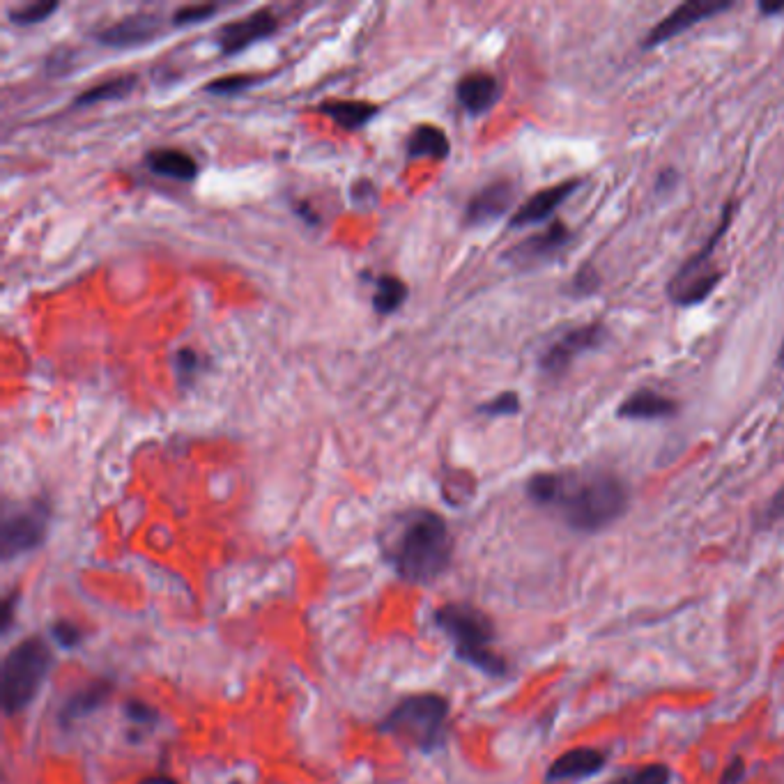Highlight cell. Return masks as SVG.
Wrapping results in <instances>:
<instances>
[{
    "instance_id": "1",
    "label": "cell",
    "mask_w": 784,
    "mask_h": 784,
    "mask_svg": "<svg viewBox=\"0 0 784 784\" xmlns=\"http://www.w3.org/2000/svg\"><path fill=\"white\" fill-rule=\"evenodd\" d=\"M527 495L538 506L557 511L578 532H598L612 525L628 506L626 483L605 470L536 474L527 483Z\"/></svg>"
},
{
    "instance_id": "2",
    "label": "cell",
    "mask_w": 784,
    "mask_h": 784,
    "mask_svg": "<svg viewBox=\"0 0 784 784\" xmlns=\"http://www.w3.org/2000/svg\"><path fill=\"white\" fill-rule=\"evenodd\" d=\"M451 534L440 513L410 509L384 527L382 552L387 564L405 582H433L451 561Z\"/></svg>"
},
{
    "instance_id": "3",
    "label": "cell",
    "mask_w": 784,
    "mask_h": 784,
    "mask_svg": "<svg viewBox=\"0 0 784 784\" xmlns=\"http://www.w3.org/2000/svg\"><path fill=\"white\" fill-rule=\"evenodd\" d=\"M435 621L451 637L460 660L486 674H504L506 663L493 651L495 628L488 614L470 603H449L435 612Z\"/></svg>"
},
{
    "instance_id": "4",
    "label": "cell",
    "mask_w": 784,
    "mask_h": 784,
    "mask_svg": "<svg viewBox=\"0 0 784 784\" xmlns=\"http://www.w3.org/2000/svg\"><path fill=\"white\" fill-rule=\"evenodd\" d=\"M447 718L449 704L444 697L435 693L410 695L394 706V711L382 720L380 729L396 736L398 741L430 752L442 745L444 732H447Z\"/></svg>"
},
{
    "instance_id": "5",
    "label": "cell",
    "mask_w": 784,
    "mask_h": 784,
    "mask_svg": "<svg viewBox=\"0 0 784 784\" xmlns=\"http://www.w3.org/2000/svg\"><path fill=\"white\" fill-rule=\"evenodd\" d=\"M53 656L42 637H28L19 642L3 660L0 690L7 716L21 713L40 693L46 674L51 670Z\"/></svg>"
},
{
    "instance_id": "6",
    "label": "cell",
    "mask_w": 784,
    "mask_h": 784,
    "mask_svg": "<svg viewBox=\"0 0 784 784\" xmlns=\"http://www.w3.org/2000/svg\"><path fill=\"white\" fill-rule=\"evenodd\" d=\"M729 221H732V207L725 210L722 224L718 226L716 233H713L711 240L704 244V249L697 251L695 256L679 269V274L674 276V281L670 283V297L679 306H695L699 302H704V299L716 290L722 276L718 269L706 267V263H709L713 251H716L722 233H725L729 226Z\"/></svg>"
},
{
    "instance_id": "7",
    "label": "cell",
    "mask_w": 784,
    "mask_h": 784,
    "mask_svg": "<svg viewBox=\"0 0 784 784\" xmlns=\"http://www.w3.org/2000/svg\"><path fill=\"white\" fill-rule=\"evenodd\" d=\"M49 506L37 502L17 504L14 509H5L3 525H0V552L3 559L10 561L19 555L40 548L49 532Z\"/></svg>"
},
{
    "instance_id": "8",
    "label": "cell",
    "mask_w": 784,
    "mask_h": 784,
    "mask_svg": "<svg viewBox=\"0 0 784 784\" xmlns=\"http://www.w3.org/2000/svg\"><path fill=\"white\" fill-rule=\"evenodd\" d=\"M276 28H279V19H276V14L269 7H260V10L244 14L240 19L224 23L217 30V46L221 56L230 58L247 51L249 46L263 42L269 35L276 33Z\"/></svg>"
},
{
    "instance_id": "9",
    "label": "cell",
    "mask_w": 784,
    "mask_h": 784,
    "mask_svg": "<svg viewBox=\"0 0 784 784\" xmlns=\"http://www.w3.org/2000/svg\"><path fill=\"white\" fill-rule=\"evenodd\" d=\"M607 338V329L601 322H591V325L575 327L564 336H559L541 357V371L548 375H561L566 373V368L573 364L575 359L584 352L601 348Z\"/></svg>"
},
{
    "instance_id": "10",
    "label": "cell",
    "mask_w": 784,
    "mask_h": 784,
    "mask_svg": "<svg viewBox=\"0 0 784 784\" xmlns=\"http://www.w3.org/2000/svg\"><path fill=\"white\" fill-rule=\"evenodd\" d=\"M732 5L734 3H729V0H688V3H681L658 26L649 30L647 37H644V49L670 42L676 35L697 26V23L716 17L720 12H727Z\"/></svg>"
},
{
    "instance_id": "11",
    "label": "cell",
    "mask_w": 784,
    "mask_h": 784,
    "mask_svg": "<svg viewBox=\"0 0 784 784\" xmlns=\"http://www.w3.org/2000/svg\"><path fill=\"white\" fill-rule=\"evenodd\" d=\"M161 26L164 23H161L159 14H132V17H125L97 30L95 40L102 46H109V49H134V46L157 40Z\"/></svg>"
},
{
    "instance_id": "12",
    "label": "cell",
    "mask_w": 784,
    "mask_h": 784,
    "mask_svg": "<svg viewBox=\"0 0 784 784\" xmlns=\"http://www.w3.org/2000/svg\"><path fill=\"white\" fill-rule=\"evenodd\" d=\"M516 201V187L509 180H497L490 182L488 187H483L481 191L470 198L465 210V224L467 226H481L488 224V221L504 217L509 212V207Z\"/></svg>"
},
{
    "instance_id": "13",
    "label": "cell",
    "mask_w": 784,
    "mask_h": 784,
    "mask_svg": "<svg viewBox=\"0 0 784 784\" xmlns=\"http://www.w3.org/2000/svg\"><path fill=\"white\" fill-rule=\"evenodd\" d=\"M580 189V180H566L559 182L555 187L536 191L532 198H527V203L520 205V210L511 217L513 228H522L529 224H541V221L550 219L575 191Z\"/></svg>"
},
{
    "instance_id": "14",
    "label": "cell",
    "mask_w": 784,
    "mask_h": 784,
    "mask_svg": "<svg viewBox=\"0 0 784 784\" xmlns=\"http://www.w3.org/2000/svg\"><path fill=\"white\" fill-rule=\"evenodd\" d=\"M568 242H571V230L561 224V221H552L543 233H536L527 237L525 242L516 244V247L506 253V258L520 265L543 263V260L555 258L561 249H566Z\"/></svg>"
},
{
    "instance_id": "15",
    "label": "cell",
    "mask_w": 784,
    "mask_h": 784,
    "mask_svg": "<svg viewBox=\"0 0 784 784\" xmlns=\"http://www.w3.org/2000/svg\"><path fill=\"white\" fill-rule=\"evenodd\" d=\"M456 99L467 113H486L499 99V81L488 72L465 74L456 86Z\"/></svg>"
},
{
    "instance_id": "16",
    "label": "cell",
    "mask_w": 784,
    "mask_h": 784,
    "mask_svg": "<svg viewBox=\"0 0 784 784\" xmlns=\"http://www.w3.org/2000/svg\"><path fill=\"white\" fill-rule=\"evenodd\" d=\"M679 410V405L672 398L653 389H640L630 394L624 403L619 405L617 414L621 419L633 421H653V419H670Z\"/></svg>"
},
{
    "instance_id": "17",
    "label": "cell",
    "mask_w": 784,
    "mask_h": 784,
    "mask_svg": "<svg viewBox=\"0 0 784 784\" xmlns=\"http://www.w3.org/2000/svg\"><path fill=\"white\" fill-rule=\"evenodd\" d=\"M603 752L594 748H575L555 759V764L548 771V782H566V780H582L591 778L603 768Z\"/></svg>"
},
{
    "instance_id": "18",
    "label": "cell",
    "mask_w": 784,
    "mask_h": 784,
    "mask_svg": "<svg viewBox=\"0 0 784 784\" xmlns=\"http://www.w3.org/2000/svg\"><path fill=\"white\" fill-rule=\"evenodd\" d=\"M145 166L161 178H171L178 182H191L198 175V161L184 150L175 148H155L145 155Z\"/></svg>"
},
{
    "instance_id": "19",
    "label": "cell",
    "mask_w": 784,
    "mask_h": 784,
    "mask_svg": "<svg viewBox=\"0 0 784 784\" xmlns=\"http://www.w3.org/2000/svg\"><path fill=\"white\" fill-rule=\"evenodd\" d=\"M315 111L332 118L345 132H357V129L366 127L380 109L371 102H361V99H329V102L315 106Z\"/></svg>"
},
{
    "instance_id": "20",
    "label": "cell",
    "mask_w": 784,
    "mask_h": 784,
    "mask_svg": "<svg viewBox=\"0 0 784 784\" xmlns=\"http://www.w3.org/2000/svg\"><path fill=\"white\" fill-rule=\"evenodd\" d=\"M407 157L410 159H435L442 161L449 157L451 141L447 132L437 125H417L412 129V134L407 136Z\"/></svg>"
},
{
    "instance_id": "21",
    "label": "cell",
    "mask_w": 784,
    "mask_h": 784,
    "mask_svg": "<svg viewBox=\"0 0 784 784\" xmlns=\"http://www.w3.org/2000/svg\"><path fill=\"white\" fill-rule=\"evenodd\" d=\"M109 695H111L109 683H102V681L90 683L88 688L79 690V693H74L67 699L63 706V713H60V722L69 725V722L90 716V713H95L99 706L109 699Z\"/></svg>"
},
{
    "instance_id": "22",
    "label": "cell",
    "mask_w": 784,
    "mask_h": 784,
    "mask_svg": "<svg viewBox=\"0 0 784 784\" xmlns=\"http://www.w3.org/2000/svg\"><path fill=\"white\" fill-rule=\"evenodd\" d=\"M138 86V76L136 74H120L113 76V79H106L97 86L86 88L79 97L74 99V106H92L99 102H113V99H122L127 95H132V90Z\"/></svg>"
},
{
    "instance_id": "23",
    "label": "cell",
    "mask_w": 784,
    "mask_h": 784,
    "mask_svg": "<svg viewBox=\"0 0 784 784\" xmlns=\"http://www.w3.org/2000/svg\"><path fill=\"white\" fill-rule=\"evenodd\" d=\"M407 299V286L398 279V276L382 274L378 281H375V292H373V309L389 315L394 313L398 306H401Z\"/></svg>"
},
{
    "instance_id": "24",
    "label": "cell",
    "mask_w": 784,
    "mask_h": 784,
    "mask_svg": "<svg viewBox=\"0 0 784 784\" xmlns=\"http://www.w3.org/2000/svg\"><path fill=\"white\" fill-rule=\"evenodd\" d=\"M56 10L58 3H30L23 7H14V10L7 12V17H10L14 26H35V23L49 19Z\"/></svg>"
},
{
    "instance_id": "25",
    "label": "cell",
    "mask_w": 784,
    "mask_h": 784,
    "mask_svg": "<svg viewBox=\"0 0 784 784\" xmlns=\"http://www.w3.org/2000/svg\"><path fill=\"white\" fill-rule=\"evenodd\" d=\"M258 81L260 76L256 74H230L207 83L205 92H210V95H237V92H244L247 88L256 86Z\"/></svg>"
},
{
    "instance_id": "26",
    "label": "cell",
    "mask_w": 784,
    "mask_h": 784,
    "mask_svg": "<svg viewBox=\"0 0 784 784\" xmlns=\"http://www.w3.org/2000/svg\"><path fill=\"white\" fill-rule=\"evenodd\" d=\"M612 784H670V771L663 764H651L637 771L621 775Z\"/></svg>"
},
{
    "instance_id": "27",
    "label": "cell",
    "mask_w": 784,
    "mask_h": 784,
    "mask_svg": "<svg viewBox=\"0 0 784 784\" xmlns=\"http://www.w3.org/2000/svg\"><path fill=\"white\" fill-rule=\"evenodd\" d=\"M481 414H488V417H509V414H518L520 412V396L516 391H504V394H499L495 398H490V401L481 403L476 407Z\"/></svg>"
},
{
    "instance_id": "28",
    "label": "cell",
    "mask_w": 784,
    "mask_h": 784,
    "mask_svg": "<svg viewBox=\"0 0 784 784\" xmlns=\"http://www.w3.org/2000/svg\"><path fill=\"white\" fill-rule=\"evenodd\" d=\"M217 12V5H184L173 12V26H191V23L210 19Z\"/></svg>"
},
{
    "instance_id": "29",
    "label": "cell",
    "mask_w": 784,
    "mask_h": 784,
    "mask_svg": "<svg viewBox=\"0 0 784 784\" xmlns=\"http://www.w3.org/2000/svg\"><path fill=\"white\" fill-rule=\"evenodd\" d=\"M51 633H53V640H56L63 649H72L81 640L79 628H76L74 624H69V621H58V624H53Z\"/></svg>"
},
{
    "instance_id": "30",
    "label": "cell",
    "mask_w": 784,
    "mask_h": 784,
    "mask_svg": "<svg viewBox=\"0 0 784 784\" xmlns=\"http://www.w3.org/2000/svg\"><path fill=\"white\" fill-rule=\"evenodd\" d=\"M175 371H178L180 378L184 382L191 380V375L198 371V355L191 348H182L178 355H175Z\"/></svg>"
},
{
    "instance_id": "31",
    "label": "cell",
    "mask_w": 784,
    "mask_h": 784,
    "mask_svg": "<svg viewBox=\"0 0 784 784\" xmlns=\"http://www.w3.org/2000/svg\"><path fill=\"white\" fill-rule=\"evenodd\" d=\"M125 713L129 720L138 722V725H152V722L157 720V711L143 702H129Z\"/></svg>"
},
{
    "instance_id": "32",
    "label": "cell",
    "mask_w": 784,
    "mask_h": 784,
    "mask_svg": "<svg viewBox=\"0 0 784 784\" xmlns=\"http://www.w3.org/2000/svg\"><path fill=\"white\" fill-rule=\"evenodd\" d=\"M743 773H745L743 762H741V759H734V762L727 766L725 778H722V784H739L741 778H743Z\"/></svg>"
},
{
    "instance_id": "33",
    "label": "cell",
    "mask_w": 784,
    "mask_h": 784,
    "mask_svg": "<svg viewBox=\"0 0 784 784\" xmlns=\"http://www.w3.org/2000/svg\"><path fill=\"white\" fill-rule=\"evenodd\" d=\"M784 513V488L780 490L778 495L773 497V502L768 504V509H766V520H775V518H780Z\"/></svg>"
},
{
    "instance_id": "34",
    "label": "cell",
    "mask_w": 784,
    "mask_h": 784,
    "mask_svg": "<svg viewBox=\"0 0 784 784\" xmlns=\"http://www.w3.org/2000/svg\"><path fill=\"white\" fill-rule=\"evenodd\" d=\"M14 603H17V596H14V594H10V596H7L5 601H3V633H5V630L10 628V624H12Z\"/></svg>"
},
{
    "instance_id": "35",
    "label": "cell",
    "mask_w": 784,
    "mask_h": 784,
    "mask_svg": "<svg viewBox=\"0 0 784 784\" xmlns=\"http://www.w3.org/2000/svg\"><path fill=\"white\" fill-rule=\"evenodd\" d=\"M759 10H762L764 14H780V12H784V3H762L759 5Z\"/></svg>"
},
{
    "instance_id": "36",
    "label": "cell",
    "mask_w": 784,
    "mask_h": 784,
    "mask_svg": "<svg viewBox=\"0 0 784 784\" xmlns=\"http://www.w3.org/2000/svg\"><path fill=\"white\" fill-rule=\"evenodd\" d=\"M145 784H173V780H164V778H155V780H145Z\"/></svg>"
}]
</instances>
